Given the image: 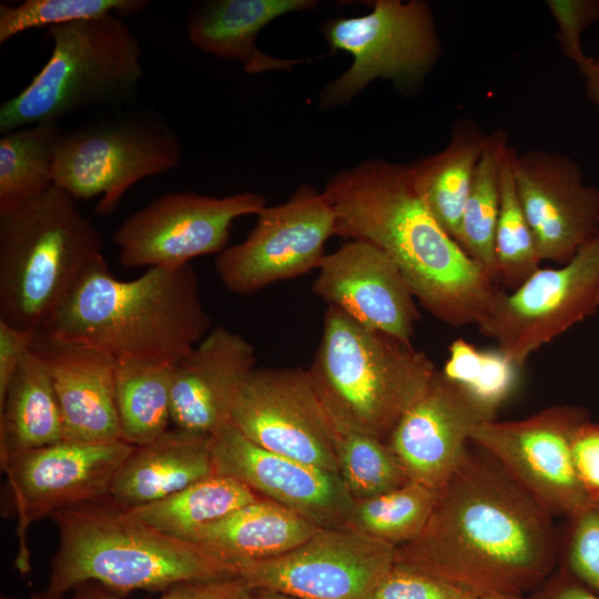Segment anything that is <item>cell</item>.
I'll return each mask as SVG.
<instances>
[{"instance_id": "obj_36", "label": "cell", "mask_w": 599, "mask_h": 599, "mask_svg": "<svg viewBox=\"0 0 599 599\" xmlns=\"http://www.w3.org/2000/svg\"><path fill=\"white\" fill-rule=\"evenodd\" d=\"M557 568L599 595V504L565 518Z\"/></svg>"}, {"instance_id": "obj_38", "label": "cell", "mask_w": 599, "mask_h": 599, "mask_svg": "<svg viewBox=\"0 0 599 599\" xmlns=\"http://www.w3.org/2000/svg\"><path fill=\"white\" fill-rule=\"evenodd\" d=\"M466 593L440 578L394 564L369 599H464Z\"/></svg>"}, {"instance_id": "obj_4", "label": "cell", "mask_w": 599, "mask_h": 599, "mask_svg": "<svg viewBox=\"0 0 599 599\" xmlns=\"http://www.w3.org/2000/svg\"><path fill=\"white\" fill-rule=\"evenodd\" d=\"M52 518L59 548L40 599L63 598L88 582L120 596L238 576L234 565L142 522L111 496L61 509Z\"/></svg>"}, {"instance_id": "obj_44", "label": "cell", "mask_w": 599, "mask_h": 599, "mask_svg": "<svg viewBox=\"0 0 599 599\" xmlns=\"http://www.w3.org/2000/svg\"><path fill=\"white\" fill-rule=\"evenodd\" d=\"M577 67L583 78L586 97L599 106V58L587 57Z\"/></svg>"}, {"instance_id": "obj_3", "label": "cell", "mask_w": 599, "mask_h": 599, "mask_svg": "<svg viewBox=\"0 0 599 599\" xmlns=\"http://www.w3.org/2000/svg\"><path fill=\"white\" fill-rule=\"evenodd\" d=\"M191 264L154 266L134 280L113 276L102 256L39 333L113 359L179 363L212 328Z\"/></svg>"}, {"instance_id": "obj_24", "label": "cell", "mask_w": 599, "mask_h": 599, "mask_svg": "<svg viewBox=\"0 0 599 599\" xmlns=\"http://www.w3.org/2000/svg\"><path fill=\"white\" fill-rule=\"evenodd\" d=\"M212 435L173 427L134 446L118 470L110 496L128 508L171 496L215 474Z\"/></svg>"}, {"instance_id": "obj_26", "label": "cell", "mask_w": 599, "mask_h": 599, "mask_svg": "<svg viewBox=\"0 0 599 599\" xmlns=\"http://www.w3.org/2000/svg\"><path fill=\"white\" fill-rule=\"evenodd\" d=\"M62 440L64 426L49 370L30 348L0 398V459Z\"/></svg>"}, {"instance_id": "obj_13", "label": "cell", "mask_w": 599, "mask_h": 599, "mask_svg": "<svg viewBox=\"0 0 599 599\" xmlns=\"http://www.w3.org/2000/svg\"><path fill=\"white\" fill-rule=\"evenodd\" d=\"M265 206L264 196L247 191L224 197L169 192L129 215L113 242L128 267L190 264L192 258L224 251L233 222L257 215Z\"/></svg>"}, {"instance_id": "obj_29", "label": "cell", "mask_w": 599, "mask_h": 599, "mask_svg": "<svg viewBox=\"0 0 599 599\" xmlns=\"http://www.w3.org/2000/svg\"><path fill=\"white\" fill-rule=\"evenodd\" d=\"M258 497L241 481L215 473L171 496L129 510L159 531L193 542L203 527Z\"/></svg>"}, {"instance_id": "obj_7", "label": "cell", "mask_w": 599, "mask_h": 599, "mask_svg": "<svg viewBox=\"0 0 599 599\" xmlns=\"http://www.w3.org/2000/svg\"><path fill=\"white\" fill-rule=\"evenodd\" d=\"M51 54L31 82L0 108L7 133L92 108H119L136 98L142 47L118 14L48 28Z\"/></svg>"}, {"instance_id": "obj_46", "label": "cell", "mask_w": 599, "mask_h": 599, "mask_svg": "<svg viewBox=\"0 0 599 599\" xmlns=\"http://www.w3.org/2000/svg\"><path fill=\"white\" fill-rule=\"evenodd\" d=\"M479 599H532L531 596L526 595H488L480 597Z\"/></svg>"}, {"instance_id": "obj_39", "label": "cell", "mask_w": 599, "mask_h": 599, "mask_svg": "<svg viewBox=\"0 0 599 599\" xmlns=\"http://www.w3.org/2000/svg\"><path fill=\"white\" fill-rule=\"evenodd\" d=\"M546 4L557 24L556 39L562 53L578 65L587 58L580 42L581 34L599 19V1L548 0Z\"/></svg>"}, {"instance_id": "obj_6", "label": "cell", "mask_w": 599, "mask_h": 599, "mask_svg": "<svg viewBox=\"0 0 599 599\" xmlns=\"http://www.w3.org/2000/svg\"><path fill=\"white\" fill-rule=\"evenodd\" d=\"M102 248L99 230L57 185L0 213V319L40 331Z\"/></svg>"}, {"instance_id": "obj_11", "label": "cell", "mask_w": 599, "mask_h": 599, "mask_svg": "<svg viewBox=\"0 0 599 599\" xmlns=\"http://www.w3.org/2000/svg\"><path fill=\"white\" fill-rule=\"evenodd\" d=\"M590 419L573 405L547 407L519 420L485 422L470 443L493 457L551 517H570L590 502L578 478L573 437Z\"/></svg>"}, {"instance_id": "obj_20", "label": "cell", "mask_w": 599, "mask_h": 599, "mask_svg": "<svg viewBox=\"0 0 599 599\" xmlns=\"http://www.w3.org/2000/svg\"><path fill=\"white\" fill-rule=\"evenodd\" d=\"M312 285L315 295L357 323L412 343L420 317L415 295L394 261L364 240L325 254Z\"/></svg>"}, {"instance_id": "obj_19", "label": "cell", "mask_w": 599, "mask_h": 599, "mask_svg": "<svg viewBox=\"0 0 599 599\" xmlns=\"http://www.w3.org/2000/svg\"><path fill=\"white\" fill-rule=\"evenodd\" d=\"M512 169L541 261L569 262L598 234L599 189L586 185L576 161L557 152L515 151Z\"/></svg>"}, {"instance_id": "obj_5", "label": "cell", "mask_w": 599, "mask_h": 599, "mask_svg": "<svg viewBox=\"0 0 599 599\" xmlns=\"http://www.w3.org/2000/svg\"><path fill=\"white\" fill-rule=\"evenodd\" d=\"M307 370L333 423L387 443L437 368L412 343L327 306Z\"/></svg>"}, {"instance_id": "obj_41", "label": "cell", "mask_w": 599, "mask_h": 599, "mask_svg": "<svg viewBox=\"0 0 599 599\" xmlns=\"http://www.w3.org/2000/svg\"><path fill=\"white\" fill-rule=\"evenodd\" d=\"M576 471L591 504H599V422L579 427L572 441Z\"/></svg>"}, {"instance_id": "obj_12", "label": "cell", "mask_w": 599, "mask_h": 599, "mask_svg": "<svg viewBox=\"0 0 599 599\" xmlns=\"http://www.w3.org/2000/svg\"><path fill=\"white\" fill-rule=\"evenodd\" d=\"M336 214L325 195L301 185L284 203L265 206L246 238L217 254L216 273L232 293L247 295L318 268Z\"/></svg>"}, {"instance_id": "obj_22", "label": "cell", "mask_w": 599, "mask_h": 599, "mask_svg": "<svg viewBox=\"0 0 599 599\" xmlns=\"http://www.w3.org/2000/svg\"><path fill=\"white\" fill-rule=\"evenodd\" d=\"M44 362L61 410L64 440H122L115 403V359L37 332L31 346Z\"/></svg>"}, {"instance_id": "obj_33", "label": "cell", "mask_w": 599, "mask_h": 599, "mask_svg": "<svg viewBox=\"0 0 599 599\" xmlns=\"http://www.w3.org/2000/svg\"><path fill=\"white\" fill-rule=\"evenodd\" d=\"M505 133L488 135L487 145L475 169L464 207L459 235L460 247L496 282L495 235L500 203L499 150Z\"/></svg>"}, {"instance_id": "obj_45", "label": "cell", "mask_w": 599, "mask_h": 599, "mask_svg": "<svg viewBox=\"0 0 599 599\" xmlns=\"http://www.w3.org/2000/svg\"><path fill=\"white\" fill-rule=\"evenodd\" d=\"M243 599H304L282 592L248 588Z\"/></svg>"}, {"instance_id": "obj_32", "label": "cell", "mask_w": 599, "mask_h": 599, "mask_svg": "<svg viewBox=\"0 0 599 599\" xmlns=\"http://www.w3.org/2000/svg\"><path fill=\"white\" fill-rule=\"evenodd\" d=\"M437 495L438 489L409 480L396 489L355 501L347 528L399 547L422 532Z\"/></svg>"}, {"instance_id": "obj_31", "label": "cell", "mask_w": 599, "mask_h": 599, "mask_svg": "<svg viewBox=\"0 0 599 599\" xmlns=\"http://www.w3.org/2000/svg\"><path fill=\"white\" fill-rule=\"evenodd\" d=\"M515 150L506 135L499 150L500 203L495 235L497 281L514 290L540 268L542 262L522 209L512 169Z\"/></svg>"}, {"instance_id": "obj_15", "label": "cell", "mask_w": 599, "mask_h": 599, "mask_svg": "<svg viewBox=\"0 0 599 599\" xmlns=\"http://www.w3.org/2000/svg\"><path fill=\"white\" fill-rule=\"evenodd\" d=\"M394 564L390 545L349 528H321L283 555L236 569L252 589L304 599H369Z\"/></svg>"}, {"instance_id": "obj_25", "label": "cell", "mask_w": 599, "mask_h": 599, "mask_svg": "<svg viewBox=\"0 0 599 599\" xmlns=\"http://www.w3.org/2000/svg\"><path fill=\"white\" fill-rule=\"evenodd\" d=\"M318 529L294 511L258 497L203 527L193 542L236 567L283 555Z\"/></svg>"}, {"instance_id": "obj_47", "label": "cell", "mask_w": 599, "mask_h": 599, "mask_svg": "<svg viewBox=\"0 0 599 599\" xmlns=\"http://www.w3.org/2000/svg\"><path fill=\"white\" fill-rule=\"evenodd\" d=\"M464 599H479V598L477 596L473 595V593L467 592L465 595Z\"/></svg>"}, {"instance_id": "obj_21", "label": "cell", "mask_w": 599, "mask_h": 599, "mask_svg": "<svg viewBox=\"0 0 599 599\" xmlns=\"http://www.w3.org/2000/svg\"><path fill=\"white\" fill-rule=\"evenodd\" d=\"M253 345L217 325L176 363L171 386L174 427L213 435L230 422L238 392L255 368Z\"/></svg>"}, {"instance_id": "obj_14", "label": "cell", "mask_w": 599, "mask_h": 599, "mask_svg": "<svg viewBox=\"0 0 599 599\" xmlns=\"http://www.w3.org/2000/svg\"><path fill=\"white\" fill-rule=\"evenodd\" d=\"M133 447L124 440H62L1 461L18 518L17 562L21 572L29 569V526L61 509L109 497L113 479Z\"/></svg>"}, {"instance_id": "obj_17", "label": "cell", "mask_w": 599, "mask_h": 599, "mask_svg": "<svg viewBox=\"0 0 599 599\" xmlns=\"http://www.w3.org/2000/svg\"><path fill=\"white\" fill-rule=\"evenodd\" d=\"M496 414L469 386L437 369L387 444L410 480L439 489L463 461L471 430Z\"/></svg>"}, {"instance_id": "obj_40", "label": "cell", "mask_w": 599, "mask_h": 599, "mask_svg": "<svg viewBox=\"0 0 599 599\" xmlns=\"http://www.w3.org/2000/svg\"><path fill=\"white\" fill-rule=\"evenodd\" d=\"M248 587L241 577L213 581H195L176 585L158 599H243ZM60 599H122L100 585L88 582L72 590L68 598Z\"/></svg>"}, {"instance_id": "obj_16", "label": "cell", "mask_w": 599, "mask_h": 599, "mask_svg": "<svg viewBox=\"0 0 599 599\" xmlns=\"http://www.w3.org/2000/svg\"><path fill=\"white\" fill-rule=\"evenodd\" d=\"M230 422L262 448L338 474L333 424L307 369L255 367Z\"/></svg>"}, {"instance_id": "obj_9", "label": "cell", "mask_w": 599, "mask_h": 599, "mask_svg": "<svg viewBox=\"0 0 599 599\" xmlns=\"http://www.w3.org/2000/svg\"><path fill=\"white\" fill-rule=\"evenodd\" d=\"M372 7L367 14L331 19L321 28L333 51L353 57L351 67L322 90L323 108L349 102L376 79L413 92L440 57V39L426 1L376 0Z\"/></svg>"}, {"instance_id": "obj_18", "label": "cell", "mask_w": 599, "mask_h": 599, "mask_svg": "<svg viewBox=\"0 0 599 599\" xmlns=\"http://www.w3.org/2000/svg\"><path fill=\"white\" fill-rule=\"evenodd\" d=\"M215 473L294 511L317 528H347L354 500L339 475L257 446L231 422L212 435Z\"/></svg>"}, {"instance_id": "obj_43", "label": "cell", "mask_w": 599, "mask_h": 599, "mask_svg": "<svg viewBox=\"0 0 599 599\" xmlns=\"http://www.w3.org/2000/svg\"><path fill=\"white\" fill-rule=\"evenodd\" d=\"M530 596L532 599H599V595L559 568Z\"/></svg>"}, {"instance_id": "obj_34", "label": "cell", "mask_w": 599, "mask_h": 599, "mask_svg": "<svg viewBox=\"0 0 599 599\" xmlns=\"http://www.w3.org/2000/svg\"><path fill=\"white\" fill-rule=\"evenodd\" d=\"M332 424L338 475L354 502L396 489L410 480L387 443Z\"/></svg>"}, {"instance_id": "obj_37", "label": "cell", "mask_w": 599, "mask_h": 599, "mask_svg": "<svg viewBox=\"0 0 599 599\" xmlns=\"http://www.w3.org/2000/svg\"><path fill=\"white\" fill-rule=\"evenodd\" d=\"M517 369L497 351L481 354L458 339L450 346V357L443 370L498 409L514 388Z\"/></svg>"}, {"instance_id": "obj_28", "label": "cell", "mask_w": 599, "mask_h": 599, "mask_svg": "<svg viewBox=\"0 0 599 599\" xmlns=\"http://www.w3.org/2000/svg\"><path fill=\"white\" fill-rule=\"evenodd\" d=\"M175 365L154 359L115 361V403L122 440L141 446L169 429Z\"/></svg>"}, {"instance_id": "obj_30", "label": "cell", "mask_w": 599, "mask_h": 599, "mask_svg": "<svg viewBox=\"0 0 599 599\" xmlns=\"http://www.w3.org/2000/svg\"><path fill=\"white\" fill-rule=\"evenodd\" d=\"M59 122L20 128L0 138V213L22 206L54 185Z\"/></svg>"}, {"instance_id": "obj_23", "label": "cell", "mask_w": 599, "mask_h": 599, "mask_svg": "<svg viewBox=\"0 0 599 599\" xmlns=\"http://www.w3.org/2000/svg\"><path fill=\"white\" fill-rule=\"evenodd\" d=\"M315 0H209L194 3L186 16L190 42L217 58L238 61L247 73L291 70L307 60L277 59L256 45L260 31L275 19L313 10Z\"/></svg>"}, {"instance_id": "obj_2", "label": "cell", "mask_w": 599, "mask_h": 599, "mask_svg": "<svg viewBox=\"0 0 599 599\" xmlns=\"http://www.w3.org/2000/svg\"><path fill=\"white\" fill-rule=\"evenodd\" d=\"M324 193L336 235L383 250L434 317L453 327L484 318L500 288L430 213L410 164L365 161L333 174Z\"/></svg>"}, {"instance_id": "obj_49", "label": "cell", "mask_w": 599, "mask_h": 599, "mask_svg": "<svg viewBox=\"0 0 599 599\" xmlns=\"http://www.w3.org/2000/svg\"><path fill=\"white\" fill-rule=\"evenodd\" d=\"M598 238H599V227H598V234H597Z\"/></svg>"}, {"instance_id": "obj_35", "label": "cell", "mask_w": 599, "mask_h": 599, "mask_svg": "<svg viewBox=\"0 0 599 599\" xmlns=\"http://www.w3.org/2000/svg\"><path fill=\"white\" fill-rule=\"evenodd\" d=\"M146 0H26L0 4V43L35 28H50L109 14L122 18L143 11Z\"/></svg>"}, {"instance_id": "obj_8", "label": "cell", "mask_w": 599, "mask_h": 599, "mask_svg": "<svg viewBox=\"0 0 599 599\" xmlns=\"http://www.w3.org/2000/svg\"><path fill=\"white\" fill-rule=\"evenodd\" d=\"M181 159L180 139L162 116L129 111L63 130L53 180L75 200L102 195L95 212L109 215L132 185L171 171Z\"/></svg>"}, {"instance_id": "obj_48", "label": "cell", "mask_w": 599, "mask_h": 599, "mask_svg": "<svg viewBox=\"0 0 599 599\" xmlns=\"http://www.w3.org/2000/svg\"><path fill=\"white\" fill-rule=\"evenodd\" d=\"M30 599H40V596H39V593H34V595H32V596L30 597Z\"/></svg>"}, {"instance_id": "obj_27", "label": "cell", "mask_w": 599, "mask_h": 599, "mask_svg": "<svg viewBox=\"0 0 599 599\" xmlns=\"http://www.w3.org/2000/svg\"><path fill=\"white\" fill-rule=\"evenodd\" d=\"M487 141L488 135L475 123L459 121L445 149L410 164L419 196L456 242L475 169Z\"/></svg>"}, {"instance_id": "obj_10", "label": "cell", "mask_w": 599, "mask_h": 599, "mask_svg": "<svg viewBox=\"0 0 599 599\" xmlns=\"http://www.w3.org/2000/svg\"><path fill=\"white\" fill-rule=\"evenodd\" d=\"M599 311V238L559 267L537 270L510 292L499 291L477 324L497 352L521 368L539 348Z\"/></svg>"}, {"instance_id": "obj_42", "label": "cell", "mask_w": 599, "mask_h": 599, "mask_svg": "<svg viewBox=\"0 0 599 599\" xmlns=\"http://www.w3.org/2000/svg\"><path fill=\"white\" fill-rule=\"evenodd\" d=\"M37 332L21 328L0 319V398L26 353L31 348Z\"/></svg>"}, {"instance_id": "obj_1", "label": "cell", "mask_w": 599, "mask_h": 599, "mask_svg": "<svg viewBox=\"0 0 599 599\" xmlns=\"http://www.w3.org/2000/svg\"><path fill=\"white\" fill-rule=\"evenodd\" d=\"M558 547L554 517L477 447L438 489L422 532L395 548V564L478 598L526 595L557 569Z\"/></svg>"}]
</instances>
